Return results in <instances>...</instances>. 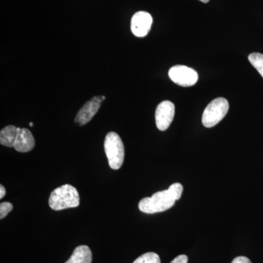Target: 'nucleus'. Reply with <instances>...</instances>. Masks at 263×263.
<instances>
[{
	"instance_id": "20",
	"label": "nucleus",
	"mask_w": 263,
	"mask_h": 263,
	"mask_svg": "<svg viewBox=\"0 0 263 263\" xmlns=\"http://www.w3.org/2000/svg\"><path fill=\"white\" fill-rule=\"evenodd\" d=\"M33 125H34V124H33L32 122L29 123V126H30V127H33Z\"/></svg>"
},
{
	"instance_id": "5",
	"label": "nucleus",
	"mask_w": 263,
	"mask_h": 263,
	"mask_svg": "<svg viewBox=\"0 0 263 263\" xmlns=\"http://www.w3.org/2000/svg\"><path fill=\"white\" fill-rule=\"evenodd\" d=\"M168 75L175 84L183 87L194 86L198 80V74L196 71L184 65H176L171 67Z\"/></svg>"
},
{
	"instance_id": "13",
	"label": "nucleus",
	"mask_w": 263,
	"mask_h": 263,
	"mask_svg": "<svg viewBox=\"0 0 263 263\" xmlns=\"http://www.w3.org/2000/svg\"><path fill=\"white\" fill-rule=\"evenodd\" d=\"M133 263H161L160 256L155 252H148L140 256Z\"/></svg>"
},
{
	"instance_id": "18",
	"label": "nucleus",
	"mask_w": 263,
	"mask_h": 263,
	"mask_svg": "<svg viewBox=\"0 0 263 263\" xmlns=\"http://www.w3.org/2000/svg\"><path fill=\"white\" fill-rule=\"evenodd\" d=\"M5 193H6L5 189L3 185H1V186H0V199H3V197H5Z\"/></svg>"
},
{
	"instance_id": "4",
	"label": "nucleus",
	"mask_w": 263,
	"mask_h": 263,
	"mask_svg": "<svg viewBox=\"0 0 263 263\" xmlns=\"http://www.w3.org/2000/svg\"><path fill=\"white\" fill-rule=\"evenodd\" d=\"M229 110V103L226 98L214 99L207 105L202 117V124L211 128L221 122Z\"/></svg>"
},
{
	"instance_id": "15",
	"label": "nucleus",
	"mask_w": 263,
	"mask_h": 263,
	"mask_svg": "<svg viewBox=\"0 0 263 263\" xmlns=\"http://www.w3.org/2000/svg\"><path fill=\"white\" fill-rule=\"evenodd\" d=\"M13 205L10 202H2L0 204V219H4L5 216L13 210Z\"/></svg>"
},
{
	"instance_id": "9",
	"label": "nucleus",
	"mask_w": 263,
	"mask_h": 263,
	"mask_svg": "<svg viewBox=\"0 0 263 263\" xmlns=\"http://www.w3.org/2000/svg\"><path fill=\"white\" fill-rule=\"evenodd\" d=\"M34 147V138L32 133L26 128H18V136L14 148L17 152L26 153L30 152Z\"/></svg>"
},
{
	"instance_id": "10",
	"label": "nucleus",
	"mask_w": 263,
	"mask_h": 263,
	"mask_svg": "<svg viewBox=\"0 0 263 263\" xmlns=\"http://www.w3.org/2000/svg\"><path fill=\"white\" fill-rule=\"evenodd\" d=\"M92 254L87 246L82 245L76 247L70 259L65 263H91Z\"/></svg>"
},
{
	"instance_id": "19",
	"label": "nucleus",
	"mask_w": 263,
	"mask_h": 263,
	"mask_svg": "<svg viewBox=\"0 0 263 263\" xmlns=\"http://www.w3.org/2000/svg\"><path fill=\"white\" fill-rule=\"evenodd\" d=\"M200 1L202 2V3H209V0H200Z\"/></svg>"
},
{
	"instance_id": "7",
	"label": "nucleus",
	"mask_w": 263,
	"mask_h": 263,
	"mask_svg": "<svg viewBox=\"0 0 263 263\" xmlns=\"http://www.w3.org/2000/svg\"><path fill=\"white\" fill-rule=\"evenodd\" d=\"M103 101L102 96H96L91 98L79 110L76 115L75 122L81 126L87 124L98 113Z\"/></svg>"
},
{
	"instance_id": "2",
	"label": "nucleus",
	"mask_w": 263,
	"mask_h": 263,
	"mask_svg": "<svg viewBox=\"0 0 263 263\" xmlns=\"http://www.w3.org/2000/svg\"><path fill=\"white\" fill-rule=\"evenodd\" d=\"M176 200L168 190L157 192L151 197H145L139 202L140 211L146 214L163 212L174 206Z\"/></svg>"
},
{
	"instance_id": "8",
	"label": "nucleus",
	"mask_w": 263,
	"mask_h": 263,
	"mask_svg": "<svg viewBox=\"0 0 263 263\" xmlns=\"http://www.w3.org/2000/svg\"><path fill=\"white\" fill-rule=\"evenodd\" d=\"M153 19L149 13L139 11L133 15L131 20V30L138 37H143L149 32Z\"/></svg>"
},
{
	"instance_id": "11",
	"label": "nucleus",
	"mask_w": 263,
	"mask_h": 263,
	"mask_svg": "<svg viewBox=\"0 0 263 263\" xmlns=\"http://www.w3.org/2000/svg\"><path fill=\"white\" fill-rule=\"evenodd\" d=\"M18 128L13 125L7 126L0 132V143L3 146L14 148L18 136Z\"/></svg>"
},
{
	"instance_id": "14",
	"label": "nucleus",
	"mask_w": 263,
	"mask_h": 263,
	"mask_svg": "<svg viewBox=\"0 0 263 263\" xmlns=\"http://www.w3.org/2000/svg\"><path fill=\"white\" fill-rule=\"evenodd\" d=\"M168 191L175 200H179L182 195L183 186L179 183H174L170 186Z\"/></svg>"
},
{
	"instance_id": "21",
	"label": "nucleus",
	"mask_w": 263,
	"mask_h": 263,
	"mask_svg": "<svg viewBox=\"0 0 263 263\" xmlns=\"http://www.w3.org/2000/svg\"><path fill=\"white\" fill-rule=\"evenodd\" d=\"M102 98H103V100H105V99H106V98H105V96H102Z\"/></svg>"
},
{
	"instance_id": "16",
	"label": "nucleus",
	"mask_w": 263,
	"mask_h": 263,
	"mask_svg": "<svg viewBox=\"0 0 263 263\" xmlns=\"http://www.w3.org/2000/svg\"><path fill=\"white\" fill-rule=\"evenodd\" d=\"M188 257L187 256L184 255V254H181V255L178 256L176 257L171 263H187Z\"/></svg>"
},
{
	"instance_id": "17",
	"label": "nucleus",
	"mask_w": 263,
	"mask_h": 263,
	"mask_svg": "<svg viewBox=\"0 0 263 263\" xmlns=\"http://www.w3.org/2000/svg\"><path fill=\"white\" fill-rule=\"evenodd\" d=\"M231 263H252L250 259L247 258V257L240 256V257H235Z\"/></svg>"
},
{
	"instance_id": "12",
	"label": "nucleus",
	"mask_w": 263,
	"mask_h": 263,
	"mask_svg": "<svg viewBox=\"0 0 263 263\" xmlns=\"http://www.w3.org/2000/svg\"><path fill=\"white\" fill-rule=\"evenodd\" d=\"M249 61L258 71L263 78V54L259 53H252L249 54Z\"/></svg>"
},
{
	"instance_id": "1",
	"label": "nucleus",
	"mask_w": 263,
	"mask_h": 263,
	"mask_svg": "<svg viewBox=\"0 0 263 263\" xmlns=\"http://www.w3.org/2000/svg\"><path fill=\"white\" fill-rule=\"evenodd\" d=\"M48 203L50 208L54 211L76 208L80 204V196L74 186L70 184L62 185L52 192Z\"/></svg>"
},
{
	"instance_id": "3",
	"label": "nucleus",
	"mask_w": 263,
	"mask_h": 263,
	"mask_svg": "<svg viewBox=\"0 0 263 263\" xmlns=\"http://www.w3.org/2000/svg\"><path fill=\"white\" fill-rule=\"evenodd\" d=\"M104 148L110 168H120L124 160V147L117 133L110 132L107 134L104 142Z\"/></svg>"
},
{
	"instance_id": "6",
	"label": "nucleus",
	"mask_w": 263,
	"mask_h": 263,
	"mask_svg": "<svg viewBox=\"0 0 263 263\" xmlns=\"http://www.w3.org/2000/svg\"><path fill=\"white\" fill-rule=\"evenodd\" d=\"M175 105L168 100L159 104L155 112V120L157 127L161 131L168 129L174 120Z\"/></svg>"
}]
</instances>
